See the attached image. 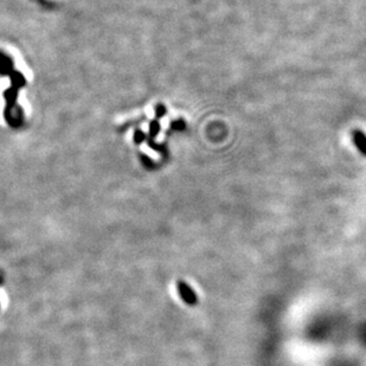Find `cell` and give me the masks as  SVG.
I'll return each instance as SVG.
<instances>
[{
	"label": "cell",
	"instance_id": "cell-2",
	"mask_svg": "<svg viewBox=\"0 0 366 366\" xmlns=\"http://www.w3.org/2000/svg\"><path fill=\"white\" fill-rule=\"evenodd\" d=\"M353 141H355L357 148L361 150L363 154L366 155V135L361 131H355Z\"/></svg>",
	"mask_w": 366,
	"mask_h": 366
},
{
	"label": "cell",
	"instance_id": "cell-1",
	"mask_svg": "<svg viewBox=\"0 0 366 366\" xmlns=\"http://www.w3.org/2000/svg\"><path fill=\"white\" fill-rule=\"evenodd\" d=\"M177 287H178V291H179V293H180V296L183 297V300L185 301L187 304L195 306V304L197 303V301H198L195 291H193V289L190 287V286L187 285L185 281H183V280H178Z\"/></svg>",
	"mask_w": 366,
	"mask_h": 366
}]
</instances>
